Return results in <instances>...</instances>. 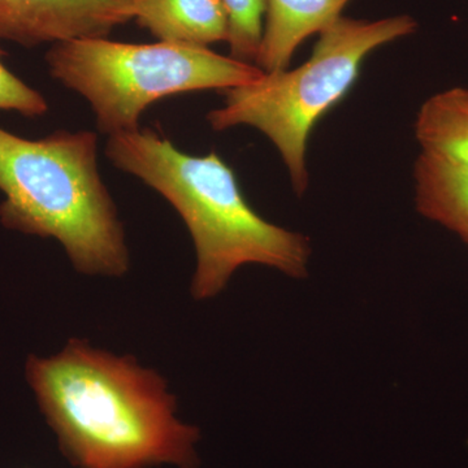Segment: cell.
<instances>
[{"instance_id": "obj_1", "label": "cell", "mask_w": 468, "mask_h": 468, "mask_svg": "<svg viewBox=\"0 0 468 468\" xmlns=\"http://www.w3.org/2000/svg\"><path fill=\"white\" fill-rule=\"evenodd\" d=\"M27 378L61 451L77 468H197L196 427L154 369L70 340L57 356H30Z\"/></svg>"}, {"instance_id": "obj_2", "label": "cell", "mask_w": 468, "mask_h": 468, "mask_svg": "<svg viewBox=\"0 0 468 468\" xmlns=\"http://www.w3.org/2000/svg\"><path fill=\"white\" fill-rule=\"evenodd\" d=\"M107 158L167 199L192 234L196 300L220 294L245 264L307 275L309 239L275 226L246 201L233 169L217 153L193 156L153 129L111 135Z\"/></svg>"}, {"instance_id": "obj_3", "label": "cell", "mask_w": 468, "mask_h": 468, "mask_svg": "<svg viewBox=\"0 0 468 468\" xmlns=\"http://www.w3.org/2000/svg\"><path fill=\"white\" fill-rule=\"evenodd\" d=\"M0 223L55 239L85 275L129 270L124 227L98 169L92 132L58 131L27 140L0 128Z\"/></svg>"}, {"instance_id": "obj_4", "label": "cell", "mask_w": 468, "mask_h": 468, "mask_svg": "<svg viewBox=\"0 0 468 468\" xmlns=\"http://www.w3.org/2000/svg\"><path fill=\"white\" fill-rule=\"evenodd\" d=\"M417 27L408 15L377 21L341 16L319 33L309 60L224 91L223 106L209 111L207 122L217 132L239 125L261 132L284 160L292 190L303 196L309 186L307 141L314 126L346 97L368 54Z\"/></svg>"}, {"instance_id": "obj_5", "label": "cell", "mask_w": 468, "mask_h": 468, "mask_svg": "<svg viewBox=\"0 0 468 468\" xmlns=\"http://www.w3.org/2000/svg\"><path fill=\"white\" fill-rule=\"evenodd\" d=\"M48 72L89 101L101 133L140 128V117L162 98L185 92L229 90L264 75L260 67L201 46L135 45L106 38L55 43Z\"/></svg>"}, {"instance_id": "obj_6", "label": "cell", "mask_w": 468, "mask_h": 468, "mask_svg": "<svg viewBox=\"0 0 468 468\" xmlns=\"http://www.w3.org/2000/svg\"><path fill=\"white\" fill-rule=\"evenodd\" d=\"M134 18V0H0V41L34 48L107 38Z\"/></svg>"}, {"instance_id": "obj_7", "label": "cell", "mask_w": 468, "mask_h": 468, "mask_svg": "<svg viewBox=\"0 0 468 468\" xmlns=\"http://www.w3.org/2000/svg\"><path fill=\"white\" fill-rule=\"evenodd\" d=\"M350 0H267L266 23L257 66L263 72L286 70L302 42L341 17Z\"/></svg>"}, {"instance_id": "obj_8", "label": "cell", "mask_w": 468, "mask_h": 468, "mask_svg": "<svg viewBox=\"0 0 468 468\" xmlns=\"http://www.w3.org/2000/svg\"><path fill=\"white\" fill-rule=\"evenodd\" d=\"M138 26L159 42L201 46L227 41L223 0H134Z\"/></svg>"}, {"instance_id": "obj_9", "label": "cell", "mask_w": 468, "mask_h": 468, "mask_svg": "<svg viewBox=\"0 0 468 468\" xmlns=\"http://www.w3.org/2000/svg\"><path fill=\"white\" fill-rule=\"evenodd\" d=\"M414 181L419 214L452 230L468 246V165L421 151Z\"/></svg>"}, {"instance_id": "obj_10", "label": "cell", "mask_w": 468, "mask_h": 468, "mask_svg": "<svg viewBox=\"0 0 468 468\" xmlns=\"http://www.w3.org/2000/svg\"><path fill=\"white\" fill-rule=\"evenodd\" d=\"M415 137L421 151L468 165V88L428 98L418 112Z\"/></svg>"}, {"instance_id": "obj_11", "label": "cell", "mask_w": 468, "mask_h": 468, "mask_svg": "<svg viewBox=\"0 0 468 468\" xmlns=\"http://www.w3.org/2000/svg\"><path fill=\"white\" fill-rule=\"evenodd\" d=\"M228 14L230 57L245 63L257 60L264 29L267 0H223Z\"/></svg>"}, {"instance_id": "obj_12", "label": "cell", "mask_w": 468, "mask_h": 468, "mask_svg": "<svg viewBox=\"0 0 468 468\" xmlns=\"http://www.w3.org/2000/svg\"><path fill=\"white\" fill-rule=\"evenodd\" d=\"M5 55L0 48V110L14 111L27 117L45 115L48 111V101L5 67Z\"/></svg>"}]
</instances>
